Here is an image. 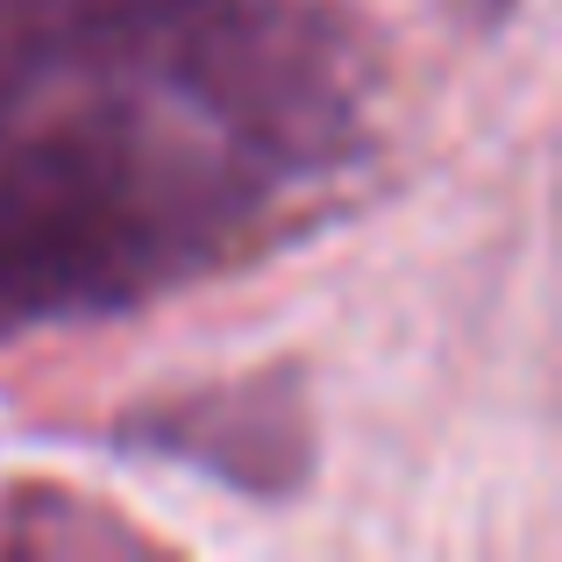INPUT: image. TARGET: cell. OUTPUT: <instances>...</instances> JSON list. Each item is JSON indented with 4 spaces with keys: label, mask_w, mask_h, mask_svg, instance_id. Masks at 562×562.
Returning <instances> with one entry per match:
<instances>
[{
    "label": "cell",
    "mask_w": 562,
    "mask_h": 562,
    "mask_svg": "<svg viewBox=\"0 0 562 562\" xmlns=\"http://www.w3.org/2000/svg\"><path fill=\"white\" fill-rule=\"evenodd\" d=\"M378 165L349 0H0V342L285 257Z\"/></svg>",
    "instance_id": "obj_1"
},
{
    "label": "cell",
    "mask_w": 562,
    "mask_h": 562,
    "mask_svg": "<svg viewBox=\"0 0 562 562\" xmlns=\"http://www.w3.org/2000/svg\"><path fill=\"white\" fill-rule=\"evenodd\" d=\"M108 441L114 456L192 470L257 506H285L321 477V413L300 363H257V371L200 384V392L143 398V406L114 413Z\"/></svg>",
    "instance_id": "obj_2"
},
{
    "label": "cell",
    "mask_w": 562,
    "mask_h": 562,
    "mask_svg": "<svg viewBox=\"0 0 562 562\" xmlns=\"http://www.w3.org/2000/svg\"><path fill=\"white\" fill-rule=\"evenodd\" d=\"M71 541H79V549H150L143 535L100 520L93 506H79V498H65V492H14L0 549H14V555H36V549L43 555H65Z\"/></svg>",
    "instance_id": "obj_3"
},
{
    "label": "cell",
    "mask_w": 562,
    "mask_h": 562,
    "mask_svg": "<svg viewBox=\"0 0 562 562\" xmlns=\"http://www.w3.org/2000/svg\"><path fill=\"white\" fill-rule=\"evenodd\" d=\"M513 8H520V0H470V14H477V22H484V29H498V22H506V14H513Z\"/></svg>",
    "instance_id": "obj_4"
}]
</instances>
